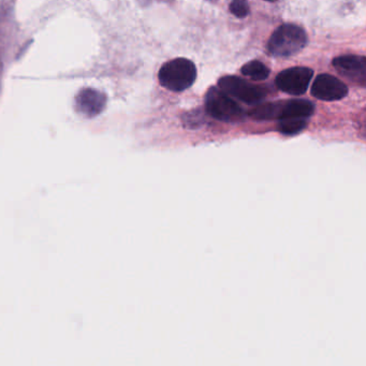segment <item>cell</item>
Returning a JSON list of instances; mask_svg holds the SVG:
<instances>
[{
    "mask_svg": "<svg viewBox=\"0 0 366 366\" xmlns=\"http://www.w3.org/2000/svg\"><path fill=\"white\" fill-rule=\"evenodd\" d=\"M306 33L296 24H284L278 27L267 43V52L274 57H290L306 47Z\"/></svg>",
    "mask_w": 366,
    "mask_h": 366,
    "instance_id": "6da1fadb",
    "label": "cell"
},
{
    "mask_svg": "<svg viewBox=\"0 0 366 366\" xmlns=\"http://www.w3.org/2000/svg\"><path fill=\"white\" fill-rule=\"evenodd\" d=\"M218 89L229 96L248 104H260L267 95L261 87L250 84L235 75H226L218 79Z\"/></svg>",
    "mask_w": 366,
    "mask_h": 366,
    "instance_id": "277c9868",
    "label": "cell"
},
{
    "mask_svg": "<svg viewBox=\"0 0 366 366\" xmlns=\"http://www.w3.org/2000/svg\"><path fill=\"white\" fill-rule=\"evenodd\" d=\"M206 110L213 118L226 123L240 121L245 117L240 104L215 87H211L206 93Z\"/></svg>",
    "mask_w": 366,
    "mask_h": 366,
    "instance_id": "3957f363",
    "label": "cell"
},
{
    "mask_svg": "<svg viewBox=\"0 0 366 366\" xmlns=\"http://www.w3.org/2000/svg\"><path fill=\"white\" fill-rule=\"evenodd\" d=\"M314 71L306 67H292L282 71L276 77L275 84L280 91L288 95L302 96L306 93Z\"/></svg>",
    "mask_w": 366,
    "mask_h": 366,
    "instance_id": "5b68a950",
    "label": "cell"
},
{
    "mask_svg": "<svg viewBox=\"0 0 366 366\" xmlns=\"http://www.w3.org/2000/svg\"><path fill=\"white\" fill-rule=\"evenodd\" d=\"M240 73L245 77H250L254 81H263L269 77L270 69L259 60H252L242 67Z\"/></svg>",
    "mask_w": 366,
    "mask_h": 366,
    "instance_id": "8fae6325",
    "label": "cell"
},
{
    "mask_svg": "<svg viewBox=\"0 0 366 366\" xmlns=\"http://www.w3.org/2000/svg\"><path fill=\"white\" fill-rule=\"evenodd\" d=\"M229 10L234 16L240 18H246L250 12V5L244 0H234L230 4Z\"/></svg>",
    "mask_w": 366,
    "mask_h": 366,
    "instance_id": "4fadbf2b",
    "label": "cell"
},
{
    "mask_svg": "<svg viewBox=\"0 0 366 366\" xmlns=\"http://www.w3.org/2000/svg\"><path fill=\"white\" fill-rule=\"evenodd\" d=\"M311 95L322 101H338L348 95V87L338 77L323 73L314 81Z\"/></svg>",
    "mask_w": 366,
    "mask_h": 366,
    "instance_id": "8992f818",
    "label": "cell"
},
{
    "mask_svg": "<svg viewBox=\"0 0 366 366\" xmlns=\"http://www.w3.org/2000/svg\"><path fill=\"white\" fill-rule=\"evenodd\" d=\"M307 127L306 119H287L278 123L277 129L282 135H294L302 133Z\"/></svg>",
    "mask_w": 366,
    "mask_h": 366,
    "instance_id": "7c38bea8",
    "label": "cell"
},
{
    "mask_svg": "<svg viewBox=\"0 0 366 366\" xmlns=\"http://www.w3.org/2000/svg\"><path fill=\"white\" fill-rule=\"evenodd\" d=\"M279 110L280 102L260 104L250 111V116L255 121H273V119L278 121Z\"/></svg>",
    "mask_w": 366,
    "mask_h": 366,
    "instance_id": "30bf717a",
    "label": "cell"
},
{
    "mask_svg": "<svg viewBox=\"0 0 366 366\" xmlns=\"http://www.w3.org/2000/svg\"><path fill=\"white\" fill-rule=\"evenodd\" d=\"M196 79V65L187 58H175L161 66L158 72L159 83L168 91H186Z\"/></svg>",
    "mask_w": 366,
    "mask_h": 366,
    "instance_id": "7a4b0ae2",
    "label": "cell"
},
{
    "mask_svg": "<svg viewBox=\"0 0 366 366\" xmlns=\"http://www.w3.org/2000/svg\"><path fill=\"white\" fill-rule=\"evenodd\" d=\"M315 112L313 102L305 99H294L280 102L279 116L278 121L287 119H306Z\"/></svg>",
    "mask_w": 366,
    "mask_h": 366,
    "instance_id": "ba28073f",
    "label": "cell"
},
{
    "mask_svg": "<svg viewBox=\"0 0 366 366\" xmlns=\"http://www.w3.org/2000/svg\"><path fill=\"white\" fill-rule=\"evenodd\" d=\"M77 104L79 112L87 116L93 117L104 110L106 96L95 89H84L77 96Z\"/></svg>",
    "mask_w": 366,
    "mask_h": 366,
    "instance_id": "9c48e42d",
    "label": "cell"
},
{
    "mask_svg": "<svg viewBox=\"0 0 366 366\" xmlns=\"http://www.w3.org/2000/svg\"><path fill=\"white\" fill-rule=\"evenodd\" d=\"M334 68L342 77L360 87H365L366 60L364 56L343 55L334 58Z\"/></svg>",
    "mask_w": 366,
    "mask_h": 366,
    "instance_id": "52a82bcc",
    "label": "cell"
}]
</instances>
